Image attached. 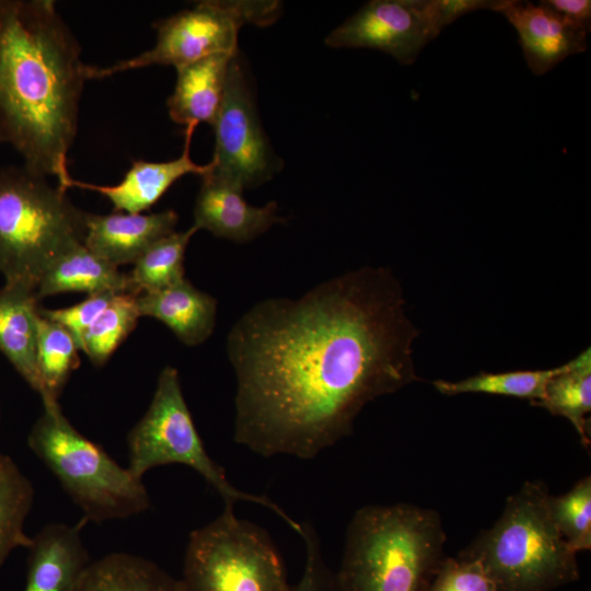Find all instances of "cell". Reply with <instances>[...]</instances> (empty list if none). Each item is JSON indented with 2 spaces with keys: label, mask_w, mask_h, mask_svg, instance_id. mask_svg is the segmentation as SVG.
Masks as SVG:
<instances>
[{
  "label": "cell",
  "mask_w": 591,
  "mask_h": 591,
  "mask_svg": "<svg viewBox=\"0 0 591 591\" xmlns=\"http://www.w3.org/2000/svg\"><path fill=\"white\" fill-rule=\"evenodd\" d=\"M300 536L305 546V564L302 577L294 591H340L336 572L326 565L314 526L301 524Z\"/></svg>",
  "instance_id": "4dcf8cb0"
},
{
  "label": "cell",
  "mask_w": 591,
  "mask_h": 591,
  "mask_svg": "<svg viewBox=\"0 0 591 591\" xmlns=\"http://www.w3.org/2000/svg\"><path fill=\"white\" fill-rule=\"evenodd\" d=\"M505 2L506 0H437V5L444 27L473 11L488 9L497 12Z\"/></svg>",
  "instance_id": "d6a6232c"
},
{
  "label": "cell",
  "mask_w": 591,
  "mask_h": 591,
  "mask_svg": "<svg viewBox=\"0 0 591 591\" xmlns=\"http://www.w3.org/2000/svg\"><path fill=\"white\" fill-rule=\"evenodd\" d=\"M72 291L88 296L103 292L134 294L128 274L92 253L83 243L66 253L48 269L35 294L39 300Z\"/></svg>",
  "instance_id": "ffe728a7"
},
{
  "label": "cell",
  "mask_w": 591,
  "mask_h": 591,
  "mask_svg": "<svg viewBox=\"0 0 591 591\" xmlns=\"http://www.w3.org/2000/svg\"><path fill=\"white\" fill-rule=\"evenodd\" d=\"M26 167H0V273L36 291L48 269L83 243L85 212L67 190Z\"/></svg>",
  "instance_id": "5b68a950"
},
{
  "label": "cell",
  "mask_w": 591,
  "mask_h": 591,
  "mask_svg": "<svg viewBox=\"0 0 591 591\" xmlns=\"http://www.w3.org/2000/svg\"><path fill=\"white\" fill-rule=\"evenodd\" d=\"M549 495L545 482L525 480L498 520L457 556L479 563L497 591H555L576 582L577 553L552 520Z\"/></svg>",
  "instance_id": "277c9868"
},
{
  "label": "cell",
  "mask_w": 591,
  "mask_h": 591,
  "mask_svg": "<svg viewBox=\"0 0 591 591\" xmlns=\"http://www.w3.org/2000/svg\"><path fill=\"white\" fill-rule=\"evenodd\" d=\"M37 303L34 290L5 283L0 289V351L40 396L43 387L37 369Z\"/></svg>",
  "instance_id": "d6986e66"
},
{
  "label": "cell",
  "mask_w": 591,
  "mask_h": 591,
  "mask_svg": "<svg viewBox=\"0 0 591 591\" xmlns=\"http://www.w3.org/2000/svg\"><path fill=\"white\" fill-rule=\"evenodd\" d=\"M81 525L50 523L28 547L24 591H71L92 561L80 533Z\"/></svg>",
  "instance_id": "2e32d148"
},
{
  "label": "cell",
  "mask_w": 591,
  "mask_h": 591,
  "mask_svg": "<svg viewBox=\"0 0 591 591\" xmlns=\"http://www.w3.org/2000/svg\"><path fill=\"white\" fill-rule=\"evenodd\" d=\"M79 350L74 338L65 327L39 314L37 369L43 387V405L58 402L70 373L79 366Z\"/></svg>",
  "instance_id": "484cf974"
},
{
  "label": "cell",
  "mask_w": 591,
  "mask_h": 591,
  "mask_svg": "<svg viewBox=\"0 0 591 591\" xmlns=\"http://www.w3.org/2000/svg\"><path fill=\"white\" fill-rule=\"evenodd\" d=\"M140 314L136 296L117 293L101 315L84 332L80 350L101 367L136 327Z\"/></svg>",
  "instance_id": "4316f807"
},
{
  "label": "cell",
  "mask_w": 591,
  "mask_h": 591,
  "mask_svg": "<svg viewBox=\"0 0 591 591\" xmlns=\"http://www.w3.org/2000/svg\"><path fill=\"white\" fill-rule=\"evenodd\" d=\"M178 215L167 209L154 213L85 212L84 246L115 267L135 263L153 243L174 232Z\"/></svg>",
  "instance_id": "9a60e30c"
},
{
  "label": "cell",
  "mask_w": 591,
  "mask_h": 591,
  "mask_svg": "<svg viewBox=\"0 0 591 591\" xmlns=\"http://www.w3.org/2000/svg\"><path fill=\"white\" fill-rule=\"evenodd\" d=\"M565 363L549 369L479 372L459 381L436 380L433 387L444 395L483 393L538 401L549 380L565 369Z\"/></svg>",
  "instance_id": "d4e9b609"
},
{
  "label": "cell",
  "mask_w": 591,
  "mask_h": 591,
  "mask_svg": "<svg viewBox=\"0 0 591 591\" xmlns=\"http://www.w3.org/2000/svg\"><path fill=\"white\" fill-rule=\"evenodd\" d=\"M193 225L183 232H172L153 243L135 263L128 274L135 296L163 290L185 278L184 257Z\"/></svg>",
  "instance_id": "cb8c5ba5"
},
{
  "label": "cell",
  "mask_w": 591,
  "mask_h": 591,
  "mask_svg": "<svg viewBox=\"0 0 591 591\" xmlns=\"http://www.w3.org/2000/svg\"><path fill=\"white\" fill-rule=\"evenodd\" d=\"M140 316L165 324L187 346L207 340L216 326L217 300L184 278L163 290L136 296Z\"/></svg>",
  "instance_id": "e0dca14e"
},
{
  "label": "cell",
  "mask_w": 591,
  "mask_h": 591,
  "mask_svg": "<svg viewBox=\"0 0 591 591\" xmlns=\"http://www.w3.org/2000/svg\"><path fill=\"white\" fill-rule=\"evenodd\" d=\"M418 334L399 282L383 267L254 304L227 338L234 441L264 457H315L352 433L368 403L419 380Z\"/></svg>",
  "instance_id": "6da1fadb"
},
{
  "label": "cell",
  "mask_w": 591,
  "mask_h": 591,
  "mask_svg": "<svg viewBox=\"0 0 591 591\" xmlns=\"http://www.w3.org/2000/svg\"><path fill=\"white\" fill-rule=\"evenodd\" d=\"M566 22L587 33L591 30L590 0H544L541 1Z\"/></svg>",
  "instance_id": "1f68e13d"
},
{
  "label": "cell",
  "mask_w": 591,
  "mask_h": 591,
  "mask_svg": "<svg viewBox=\"0 0 591 591\" xmlns=\"http://www.w3.org/2000/svg\"><path fill=\"white\" fill-rule=\"evenodd\" d=\"M425 591H497L479 563L444 556Z\"/></svg>",
  "instance_id": "f1b7e54d"
},
{
  "label": "cell",
  "mask_w": 591,
  "mask_h": 591,
  "mask_svg": "<svg viewBox=\"0 0 591 591\" xmlns=\"http://www.w3.org/2000/svg\"><path fill=\"white\" fill-rule=\"evenodd\" d=\"M51 0H0V126L23 166L72 178L68 152L78 128L85 65Z\"/></svg>",
  "instance_id": "7a4b0ae2"
},
{
  "label": "cell",
  "mask_w": 591,
  "mask_h": 591,
  "mask_svg": "<svg viewBox=\"0 0 591 591\" xmlns=\"http://www.w3.org/2000/svg\"><path fill=\"white\" fill-rule=\"evenodd\" d=\"M1 142H5V139H4V136H3V132H2V129H1V126H0V143Z\"/></svg>",
  "instance_id": "836d02e7"
},
{
  "label": "cell",
  "mask_w": 591,
  "mask_h": 591,
  "mask_svg": "<svg viewBox=\"0 0 591 591\" xmlns=\"http://www.w3.org/2000/svg\"><path fill=\"white\" fill-rule=\"evenodd\" d=\"M237 54L218 53L176 69L177 79L166 105L173 121L213 125L218 115L229 67Z\"/></svg>",
  "instance_id": "ac0fdd59"
},
{
  "label": "cell",
  "mask_w": 591,
  "mask_h": 591,
  "mask_svg": "<svg viewBox=\"0 0 591 591\" xmlns=\"http://www.w3.org/2000/svg\"><path fill=\"white\" fill-rule=\"evenodd\" d=\"M438 511L413 503L368 505L352 515L338 571L340 591H425L444 558Z\"/></svg>",
  "instance_id": "3957f363"
},
{
  "label": "cell",
  "mask_w": 591,
  "mask_h": 591,
  "mask_svg": "<svg viewBox=\"0 0 591 591\" xmlns=\"http://www.w3.org/2000/svg\"><path fill=\"white\" fill-rule=\"evenodd\" d=\"M243 188L215 174L202 176V182L194 208V227L205 229L213 235L237 243L254 240L275 223L286 219L277 215L278 206L269 201L257 207L247 204Z\"/></svg>",
  "instance_id": "7c38bea8"
},
{
  "label": "cell",
  "mask_w": 591,
  "mask_h": 591,
  "mask_svg": "<svg viewBox=\"0 0 591 591\" xmlns=\"http://www.w3.org/2000/svg\"><path fill=\"white\" fill-rule=\"evenodd\" d=\"M43 406L28 434V447L56 476L85 520L102 523L127 519L150 508L142 478L81 434L58 402Z\"/></svg>",
  "instance_id": "8992f818"
},
{
  "label": "cell",
  "mask_w": 591,
  "mask_h": 591,
  "mask_svg": "<svg viewBox=\"0 0 591 591\" xmlns=\"http://www.w3.org/2000/svg\"><path fill=\"white\" fill-rule=\"evenodd\" d=\"M442 28L437 0H373L331 32L325 44L378 49L408 66Z\"/></svg>",
  "instance_id": "30bf717a"
},
{
  "label": "cell",
  "mask_w": 591,
  "mask_h": 591,
  "mask_svg": "<svg viewBox=\"0 0 591 591\" xmlns=\"http://www.w3.org/2000/svg\"><path fill=\"white\" fill-rule=\"evenodd\" d=\"M565 369L547 383L543 396L532 406L565 417L573 426L582 445L590 448L591 348L565 363Z\"/></svg>",
  "instance_id": "7402d4cb"
},
{
  "label": "cell",
  "mask_w": 591,
  "mask_h": 591,
  "mask_svg": "<svg viewBox=\"0 0 591 591\" xmlns=\"http://www.w3.org/2000/svg\"><path fill=\"white\" fill-rule=\"evenodd\" d=\"M196 126L195 123L186 126L184 150L176 159L163 162L136 160L118 184L97 185L71 178L68 188L96 192L112 202L115 211L143 212L184 175L195 174L202 177L212 171L211 161L201 165L190 158V143Z\"/></svg>",
  "instance_id": "5bb4252c"
},
{
  "label": "cell",
  "mask_w": 591,
  "mask_h": 591,
  "mask_svg": "<svg viewBox=\"0 0 591 591\" xmlns=\"http://www.w3.org/2000/svg\"><path fill=\"white\" fill-rule=\"evenodd\" d=\"M212 127L216 137L211 160L215 174L243 189L270 178L273 154L237 55L230 63L223 99Z\"/></svg>",
  "instance_id": "8fae6325"
},
{
  "label": "cell",
  "mask_w": 591,
  "mask_h": 591,
  "mask_svg": "<svg viewBox=\"0 0 591 591\" xmlns=\"http://www.w3.org/2000/svg\"><path fill=\"white\" fill-rule=\"evenodd\" d=\"M515 28L524 59L536 76L588 47L587 32L577 28L541 1L506 0L497 11Z\"/></svg>",
  "instance_id": "4fadbf2b"
},
{
  "label": "cell",
  "mask_w": 591,
  "mask_h": 591,
  "mask_svg": "<svg viewBox=\"0 0 591 591\" xmlns=\"http://www.w3.org/2000/svg\"><path fill=\"white\" fill-rule=\"evenodd\" d=\"M279 13L277 1H200L154 23L157 43L151 49L107 67L85 65V78L103 79L153 65L177 69L209 55L237 54V34L244 24L267 25Z\"/></svg>",
  "instance_id": "9c48e42d"
},
{
  "label": "cell",
  "mask_w": 591,
  "mask_h": 591,
  "mask_svg": "<svg viewBox=\"0 0 591 591\" xmlns=\"http://www.w3.org/2000/svg\"><path fill=\"white\" fill-rule=\"evenodd\" d=\"M128 470L142 478L151 468L183 464L200 474L221 496L224 508L234 509L237 501H248L270 509L299 534L301 524L291 519L267 496L241 491L233 487L224 470L207 453L195 427L182 391L178 372L165 367L143 417L127 436Z\"/></svg>",
  "instance_id": "52a82bcc"
},
{
  "label": "cell",
  "mask_w": 591,
  "mask_h": 591,
  "mask_svg": "<svg viewBox=\"0 0 591 591\" xmlns=\"http://www.w3.org/2000/svg\"><path fill=\"white\" fill-rule=\"evenodd\" d=\"M71 591H185L153 561L127 553L92 560Z\"/></svg>",
  "instance_id": "44dd1931"
},
{
  "label": "cell",
  "mask_w": 591,
  "mask_h": 591,
  "mask_svg": "<svg viewBox=\"0 0 591 591\" xmlns=\"http://www.w3.org/2000/svg\"><path fill=\"white\" fill-rule=\"evenodd\" d=\"M548 510L557 530L576 552L591 549V476L575 483L566 493L549 495Z\"/></svg>",
  "instance_id": "83f0119b"
},
{
  "label": "cell",
  "mask_w": 591,
  "mask_h": 591,
  "mask_svg": "<svg viewBox=\"0 0 591 591\" xmlns=\"http://www.w3.org/2000/svg\"><path fill=\"white\" fill-rule=\"evenodd\" d=\"M179 580L185 591H292L268 533L229 508L189 534Z\"/></svg>",
  "instance_id": "ba28073f"
},
{
  "label": "cell",
  "mask_w": 591,
  "mask_h": 591,
  "mask_svg": "<svg viewBox=\"0 0 591 591\" xmlns=\"http://www.w3.org/2000/svg\"><path fill=\"white\" fill-rule=\"evenodd\" d=\"M33 500L31 480L11 457L0 453V567L15 548H28L32 543L24 524Z\"/></svg>",
  "instance_id": "603a6c76"
},
{
  "label": "cell",
  "mask_w": 591,
  "mask_h": 591,
  "mask_svg": "<svg viewBox=\"0 0 591 591\" xmlns=\"http://www.w3.org/2000/svg\"><path fill=\"white\" fill-rule=\"evenodd\" d=\"M115 294L117 293L89 294L83 301L68 308L54 310L39 308V314L65 327L72 335L80 349L84 332L107 308Z\"/></svg>",
  "instance_id": "f546056e"
}]
</instances>
